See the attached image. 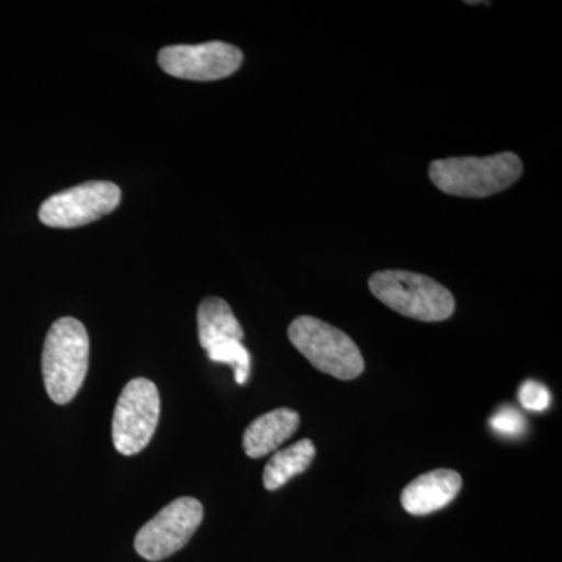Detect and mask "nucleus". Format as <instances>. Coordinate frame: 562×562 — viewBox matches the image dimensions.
<instances>
[{
    "label": "nucleus",
    "instance_id": "obj_1",
    "mask_svg": "<svg viewBox=\"0 0 562 562\" xmlns=\"http://www.w3.org/2000/svg\"><path fill=\"white\" fill-rule=\"evenodd\" d=\"M41 366L52 402L66 405L79 394L90 366V338L80 321L61 317L52 325Z\"/></svg>",
    "mask_w": 562,
    "mask_h": 562
},
{
    "label": "nucleus",
    "instance_id": "obj_2",
    "mask_svg": "<svg viewBox=\"0 0 562 562\" xmlns=\"http://www.w3.org/2000/svg\"><path fill=\"white\" fill-rule=\"evenodd\" d=\"M522 160L514 151L491 157H454L432 161L428 176L443 194L484 199L505 191L520 179Z\"/></svg>",
    "mask_w": 562,
    "mask_h": 562
},
{
    "label": "nucleus",
    "instance_id": "obj_3",
    "mask_svg": "<svg viewBox=\"0 0 562 562\" xmlns=\"http://www.w3.org/2000/svg\"><path fill=\"white\" fill-rule=\"evenodd\" d=\"M369 290L391 310L420 322H442L454 312L452 292L430 277L408 271H380L369 279Z\"/></svg>",
    "mask_w": 562,
    "mask_h": 562
},
{
    "label": "nucleus",
    "instance_id": "obj_4",
    "mask_svg": "<svg viewBox=\"0 0 562 562\" xmlns=\"http://www.w3.org/2000/svg\"><path fill=\"white\" fill-rule=\"evenodd\" d=\"M288 336L317 371L344 382L358 379L364 371V358L353 339L327 322L312 316L297 317L288 328Z\"/></svg>",
    "mask_w": 562,
    "mask_h": 562
},
{
    "label": "nucleus",
    "instance_id": "obj_5",
    "mask_svg": "<svg viewBox=\"0 0 562 562\" xmlns=\"http://www.w3.org/2000/svg\"><path fill=\"white\" fill-rule=\"evenodd\" d=\"M160 419V394L147 379L125 384L113 414L114 449L133 457L149 446Z\"/></svg>",
    "mask_w": 562,
    "mask_h": 562
},
{
    "label": "nucleus",
    "instance_id": "obj_6",
    "mask_svg": "<svg viewBox=\"0 0 562 562\" xmlns=\"http://www.w3.org/2000/svg\"><path fill=\"white\" fill-rule=\"evenodd\" d=\"M203 520L198 498L180 497L144 525L135 538V550L147 561H162L183 549Z\"/></svg>",
    "mask_w": 562,
    "mask_h": 562
},
{
    "label": "nucleus",
    "instance_id": "obj_7",
    "mask_svg": "<svg viewBox=\"0 0 562 562\" xmlns=\"http://www.w3.org/2000/svg\"><path fill=\"white\" fill-rule=\"evenodd\" d=\"M120 203V187L111 181H87L44 201L40 221L54 228L81 227L113 213Z\"/></svg>",
    "mask_w": 562,
    "mask_h": 562
},
{
    "label": "nucleus",
    "instance_id": "obj_8",
    "mask_svg": "<svg viewBox=\"0 0 562 562\" xmlns=\"http://www.w3.org/2000/svg\"><path fill=\"white\" fill-rule=\"evenodd\" d=\"M243 52L222 41L210 43L179 44L169 46L158 54V65L169 76L194 81H213L231 77L241 68Z\"/></svg>",
    "mask_w": 562,
    "mask_h": 562
},
{
    "label": "nucleus",
    "instance_id": "obj_9",
    "mask_svg": "<svg viewBox=\"0 0 562 562\" xmlns=\"http://www.w3.org/2000/svg\"><path fill=\"white\" fill-rule=\"evenodd\" d=\"M461 487V475L452 469H436L424 473L403 490V509L413 516L439 512L457 498Z\"/></svg>",
    "mask_w": 562,
    "mask_h": 562
},
{
    "label": "nucleus",
    "instance_id": "obj_10",
    "mask_svg": "<svg viewBox=\"0 0 562 562\" xmlns=\"http://www.w3.org/2000/svg\"><path fill=\"white\" fill-rule=\"evenodd\" d=\"M301 425V416L290 408H277L257 417L243 436L244 452L254 460H260L294 436Z\"/></svg>",
    "mask_w": 562,
    "mask_h": 562
},
{
    "label": "nucleus",
    "instance_id": "obj_11",
    "mask_svg": "<svg viewBox=\"0 0 562 562\" xmlns=\"http://www.w3.org/2000/svg\"><path fill=\"white\" fill-rule=\"evenodd\" d=\"M199 342L202 349L227 341H241L244 330L231 305L220 297H206L198 312Z\"/></svg>",
    "mask_w": 562,
    "mask_h": 562
},
{
    "label": "nucleus",
    "instance_id": "obj_12",
    "mask_svg": "<svg viewBox=\"0 0 562 562\" xmlns=\"http://www.w3.org/2000/svg\"><path fill=\"white\" fill-rule=\"evenodd\" d=\"M314 457H316V446L312 439H302L294 446L273 454L262 473V484L266 490H280L294 476L306 472V469L312 465Z\"/></svg>",
    "mask_w": 562,
    "mask_h": 562
},
{
    "label": "nucleus",
    "instance_id": "obj_13",
    "mask_svg": "<svg viewBox=\"0 0 562 562\" xmlns=\"http://www.w3.org/2000/svg\"><path fill=\"white\" fill-rule=\"evenodd\" d=\"M209 358L213 362L232 366L235 371V380L238 384H246L249 380L251 360L249 350L241 341H227L216 344L206 349Z\"/></svg>",
    "mask_w": 562,
    "mask_h": 562
},
{
    "label": "nucleus",
    "instance_id": "obj_14",
    "mask_svg": "<svg viewBox=\"0 0 562 562\" xmlns=\"http://www.w3.org/2000/svg\"><path fill=\"white\" fill-rule=\"evenodd\" d=\"M491 427L498 435L519 436L524 431L525 419L513 406H506L491 417Z\"/></svg>",
    "mask_w": 562,
    "mask_h": 562
},
{
    "label": "nucleus",
    "instance_id": "obj_15",
    "mask_svg": "<svg viewBox=\"0 0 562 562\" xmlns=\"http://www.w3.org/2000/svg\"><path fill=\"white\" fill-rule=\"evenodd\" d=\"M550 401V392L547 390L543 384L538 382H525L519 390V402L520 405L524 406L525 409H530V412H543V409L549 408Z\"/></svg>",
    "mask_w": 562,
    "mask_h": 562
}]
</instances>
